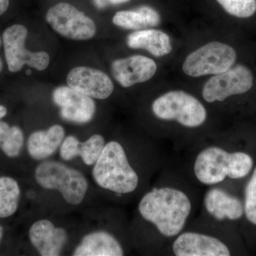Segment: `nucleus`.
I'll use <instances>...</instances> for the list:
<instances>
[{
  "mask_svg": "<svg viewBox=\"0 0 256 256\" xmlns=\"http://www.w3.org/2000/svg\"><path fill=\"white\" fill-rule=\"evenodd\" d=\"M2 62L1 58H0V72H1L2 69Z\"/></svg>",
  "mask_w": 256,
  "mask_h": 256,
  "instance_id": "29",
  "label": "nucleus"
},
{
  "mask_svg": "<svg viewBox=\"0 0 256 256\" xmlns=\"http://www.w3.org/2000/svg\"><path fill=\"white\" fill-rule=\"evenodd\" d=\"M46 20L54 31L66 38L87 40L96 34V26L92 18L68 3H58L50 8Z\"/></svg>",
  "mask_w": 256,
  "mask_h": 256,
  "instance_id": "11",
  "label": "nucleus"
},
{
  "mask_svg": "<svg viewBox=\"0 0 256 256\" xmlns=\"http://www.w3.org/2000/svg\"><path fill=\"white\" fill-rule=\"evenodd\" d=\"M222 226L197 217L163 249L160 255L230 256L232 248L222 235Z\"/></svg>",
  "mask_w": 256,
  "mask_h": 256,
  "instance_id": "5",
  "label": "nucleus"
},
{
  "mask_svg": "<svg viewBox=\"0 0 256 256\" xmlns=\"http://www.w3.org/2000/svg\"><path fill=\"white\" fill-rule=\"evenodd\" d=\"M151 112L160 122L174 124L194 134L205 127L208 118L204 104L182 90H170L158 96L152 102Z\"/></svg>",
  "mask_w": 256,
  "mask_h": 256,
  "instance_id": "4",
  "label": "nucleus"
},
{
  "mask_svg": "<svg viewBox=\"0 0 256 256\" xmlns=\"http://www.w3.org/2000/svg\"><path fill=\"white\" fill-rule=\"evenodd\" d=\"M6 114H8V110H6V108L4 106L0 105V119L4 118Z\"/></svg>",
  "mask_w": 256,
  "mask_h": 256,
  "instance_id": "27",
  "label": "nucleus"
},
{
  "mask_svg": "<svg viewBox=\"0 0 256 256\" xmlns=\"http://www.w3.org/2000/svg\"><path fill=\"white\" fill-rule=\"evenodd\" d=\"M0 46H1V40H0Z\"/></svg>",
  "mask_w": 256,
  "mask_h": 256,
  "instance_id": "31",
  "label": "nucleus"
},
{
  "mask_svg": "<svg viewBox=\"0 0 256 256\" xmlns=\"http://www.w3.org/2000/svg\"><path fill=\"white\" fill-rule=\"evenodd\" d=\"M3 235H4V228L0 225V242H1L2 238Z\"/></svg>",
  "mask_w": 256,
  "mask_h": 256,
  "instance_id": "28",
  "label": "nucleus"
},
{
  "mask_svg": "<svg viewBox=\"0 0 256 256\" xmlns=\"http://www.w3.org/2000/svg\"><path fill=\"white\" fill-rule=\"evenodd\" d=\"M111 70L114 78L121 86L129 88L152 78L158 70V66L150 58L134 55L114 60Z\"/></svg>",
  "mask_w": 256,
  "mask_h": 256,
  "instance_id": "14",
  "label": "nucleus"
},
{
  "mask_svg": "<svg viewBox=\"0 0 256 256\" xmlns=\"http://www.w3.org/2000/svg\"><path fill=\"white\" fill-rule=\"evenodd\" d=\"M188 148L183 174L196 186H224L228 180L246 178L254 168L250 154L228 149L217 138H202Z\"/></svg>",
  "mask_w": 256,
  "mask_h": 256,
  "instance_id": "2",
  "label": "nucleus"
},
{
  "mask_svg": "<svg viewBox=\"0 0 256 256\" xmlns=\"http://www.w3.org/2000/svg\"><path fill=\"white\" fill-rule=\"evenodd\" d=\"M254 86L252 70L244 65L232 66L214 75L202 88V96L208 104H222L232 96L246 94Z\"/></svg>",
  "mask_w": 256,
  "mask_h": 256,
  "instance_id": "8",
  "label": "nucleus"
},
{
  "mask_svg": "<svg viewBox=\"0 0 256 256\" xmlns=\"http://www.w3.org/2000/svg\"><path fill=\"white\" fill-rule=\"evenodd\" d=\"M26 74H28V75H30V74H32V72L30 70H26Z\"/></svg>",
  "mask_w": 256,
  "mask_h": 256,
  "instance_id": "30",
  "label": "nucleus"
},
{
  "mask_svg": "<svg viewBox=\"0 0 256 256\" xmlns=\"http://www.w3.org/2000/svg\"><path fill=\"white\" fill-rule=\"evenodd\" d=\"M20 186L16 180L9 176L0 178V218L14 214L20 202Z\"/></svg>",
  "mask_w": 256,
  "mask_h": 256,
  "instance_id": "21",
  "label": "nucleus"
},
{
  "mask_svg": "<svg viewBox=\"0 0 256 256\" xmlns=\"http://www.w3.org/2000/svg\"><path fill=\"white\" fill-rule=\"evenodd\" d=\"M35 178L42 188L58 190L69 204L78 205L85 198L88 188L82 172L60 162L46 161L35 170Z\"/></svg>",
  "mask_w": 256,
  "mask_h": 256,
  "instance_id": "6",
  "label": "nucleus"
},
{
  "mask_svg": "<svg viewBox=\"0 0 256 256\" xmlns=\"http://www.w3.org/2000/svg\"><path fill=\"white\" fill-rule=\"evenodd\" d=\"M10 0H0V16L8 10Z\"/></svg>",
  "mask_w": 256,
  "mask_h": 256,
  "instance_id": "26",
  "label": "nucleus"
},
{
  "mask_svg": "<svg viewBox=\"0 0 256 256\" xmlns=\"http://www.w3.org/2000/svg\"><path fill=\"white\" fill-rule=\"evenodd\" d=\"M128 46L133 50H144L156 57H163L172 50L171 38L161 30H141L132 32L127 38Z\"/></svg>",
  "mask_w": 256,
  "mask_h": 256,
  "instance_id": "18",
  "label": "nucleus"
},
{
  "mask_svg": "<svg viewBox=\"0 0 256 256\" xmlns=\"http://www.w3.org/2000/svg\"><path fill=\"white\" fill-rule=\"evenodd\" d=\"M244 216L248 222L256 226V168L244 190Z\"/></svg>",
  "mask_w": 256,
  "mask_h": 256,
  "instance_id": "24",
  "label": "nucleus"
},
{
  "mask_svg": "<svg viewBox=\"0 0 256 256\" xmlns=\"http://www.w3.org/2000/svg\"><path fill=\"white\" fill-rule=\"evenodd\" d=\"M53 100L60 107L62 118L68 122L87 124L95 114L96 104L92 98L70 86L56 88L53 92Z\"/></svg>",
  "mask_w": 256,
  "mask_h": 256,
  "instance_id": "12",
  "label": "nucleus"
},
{
  "mask_svg": "<svg viewBox=\"0 0 256 256\" xmlns=\"http://www.w3.org/2000/svg\"><path fill=\"white\" fill-rule=\"evenodd\" d=\"M112 22L126 30H141L159 25L161 16L151 6H141L132 10L118 12L114 15Z\"/></svg>",
  "mask_w": 256,
  "mask_h": 256,
  "instance_id": "20",
  "label": "nucleus"
},
{
  "mask_svg": "<svg viewBox=\"0 0 256 256\" xmlns=\"http://www.w3.org/2000/svg\"><path fill=\"white\" fill-rule=\"evenodd\" d=\"M24 133L16 126L10 127L6 122L0 121V148L10 158H16L23 148Z\"/></svg>",
  "mask_w": 256,
  "mask_h": 256,
  "instance_id": "22",
  "label": "nucleus"
},
{
  "mask_svg": "<svg viewBox=\"0 0 256 256\" xmlns=\"http://www.w3.org/2000/svg\"><path fill=\"white\" fill-rule=\"evenodd\" d=\"M236 58V52L230 45L220 42H210L186 57L182 64V70L192 78L217 75L232 68Z\"/></svg>",
  "mask_w": 256,
  "mask_h": 256,
  "instance_id": "7",
  "label": "nucleus"
},
{
  "mask_svg": "<svg viewBox=\"0 0 256 256\" xmlns=\"http://www.w3.org/2000/svg\"><path fill=\"white\" fill-rule=\"evenodd\" d=\"M124 249L118 239L106 230L86 235L73 252L74 256H122Z\"/></svg>",
  "mask_w": 256,
  "mask_h": 256,
  "instance_id": "16",
  "label": "nucleus"
},
{
  "mask_svg": "<svg viewBox=\"0 0 256 256\" xmlns=\"http://www.w3.org/2000/svg\"><path fill=\"white\" fill-rule=\"evenodd\" d=\"M105 146V138L100 134H94L84 142H79L73 136H69L60 144V156L65 161L80 156L86 164H95Z\"/></svg>",
  "mask_w": 256,
  "mask_h": 256,
  "instance_id": "17",
  "label": "nucleus"
},
{
  "mask_svg": "<svg viewBox=\"0 0 256 256\" xmlns=\"http://www.w3.org/2000/svg\"><path fill=\"white\" fill-rule=\"evenodd\" d=\"M64 137L65 131L60 124H54L46 130L36 131L28 138V154L36 160L46 159L60 146Z\"/></svg>",
  "mask_w": 256,
  "mask_h": 256,
  "instance_id": "19",
  "label": "nucleus"
},
{
  "mask_svg": "<svg viewBox=\"0 0 256 256\" xmlns=\"http://www.w3.org/2000/svg\"><path fill=\"white\" fill-rule=\"evenodd\" d=\"M68 86L92 98L104 100L110 97L114 86L110 77L101 70L79 66L69 72Z\"/></svg>",
  "mask_w": 256,
  "mask_h": 256,
  "instance_id": "13",
  "label": "nucleus"
},
{
  "mask_svg": "<svg viewBox=\"0 0 256 256\" xmlns=\"http://www.w3.org/2000/svg\"><path fill=\"white\" fill-rule=\"evenodd\" d=\"M28 35V28L21 24L13 25L3 34L5 57L10 72H20L24 65L43 70L50 64V56L46 52H31L25 48Z\"/></svg>",
  "mask_w": 256,
  "mask_h": 256,
  "instance_id": "9",
  "label": "nucleus"
},
{
  "mask_svg": "<svg viewBox=\"0 0 256 256\" xmlns=\"http://www.w3.org/2000/svg\"><path fill=\"white\" fill-rule=\"evenodd\" d=\"M228 14L238 18H248L255 14L256 0H216Z\"/></svg>",
  "mask_w": 256,
  "mask_h": 256,
  "instance_id": "23",
  "label": "nucleus"
},
{
  "mask_svg": "<svg viewBox=\"0 0 256 256\" xmlns=\"http://www.w3.org/2000/svg\"><path fill=\"white\" fill-rule=\"evenodd\" d=\"M130 0H92L96 8L99 10H104L112 5L124 4Z\"/></svg>",
  "mask_w": 256,
  "mask_h": 256,
  "instance_id": "25",
  "label": "nucleus"
},
{
  "mask_svg": "<svg viewBox=\"0 0 256 256\" xmlns=\"http://www.w3.org/2000/svg\"><path fill=\"white\" fill-rule=\"evenodd\" d=\"M160 174L138 206L150 232L148 248L159 255L191 223L200 206L198 188L184 175L174 170Z\"/></svg>",
  "mask_w": 256,
  "mask_h": 256,
  "instance_id": "1",
  "label": "nucleus"
},
{
  "mask_svg": "<svg viewBox=\"0 0 256 256\" xmlns=\"http://www.w3.org/2000/svg\"><path fill=\"white\" fill-rule=\"evenodd\" d=\"M92 176L98 186L118 196L136 192L140 182L124 146L116 140L106 143L95 163Z\"/></svg>",
  "mask_w": 256,
  "mask_h": 256,
  "instance_id": "3",
  "label": "nucleus"
},
{
  "mask_svg": "<svg viewBox=\"0 0 256 256\" xmlns=\"http://www.w3.org/2000/svg\"><path fill=\"white\" fill-rule=\"evenodd\" d=\"M200 208L198 218L218 225L236 222L244 216V202L222 186L207 188Z\"/></svg>",
  "mask_w": 256,
  "mask_h": 256,
  "instance_id": "10",
  "label": "nucleus"
},
{
  "mask_svg": "<svg viewBox=\"0 0 256 256\" xmlns=\"http://www.w3.org/2000/svg\"><path fill=\"white\" fill-rule=\"evenodd\" d=\"M28 236L33 246L43 256H60L68 240L65 229L55 227L46 220L35 222L30 229Z\"/></svg>",
  "mask_w": 256,
  "mask_h": 256,
  "instance_id": "15",
  "label": "nucleus"
}]
</instances>
